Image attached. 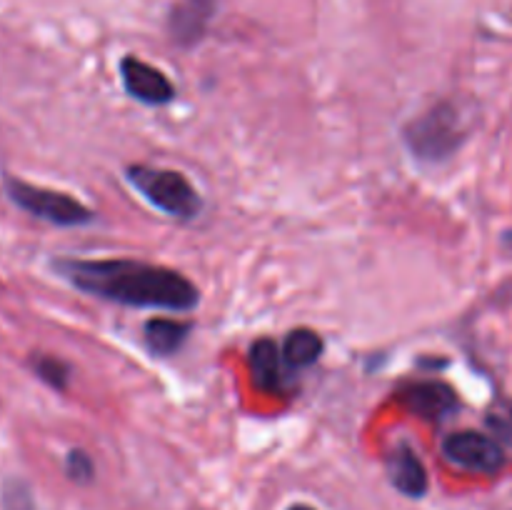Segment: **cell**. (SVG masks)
Here are the masks:
<instances>
[{"instance_id": "cell-3", "label": "cell", "mask_w": 512, "mask_h": 510, "mask_svg": "<svg viewBox=\"0 0 512 510\" xmlns=\"http://www.w3.org/2000/svg\"><path fill=\"white\" fill-rule=\"evenodd\" d=\"M128 183L155 205L158 210L168 213L170 218L178 220H193L198 218L203 200H200L198 190L193 188L188 178L178 170L170 168H150V165H130L125 170Z\"/></svg>"}, {"instance_id": "cell-5", "label": "cell", "mask_w": 512, "mask_h": 510, "mask_svg": "<svg viewBox=\"0 0 512 510\" xmlns=\"http://www.w3.org/2000/svg\"><path fill=\"white\" fill-rule=\"evenodd\" d=\"M443 455L448 463L470 473L495 475L505 468V450L498 440L478 430H458L443 440Z\"/></svg>"}, {"instance_id": "cell-16", "label": "cell", "mask_w": 512, "mask_h": 510, "mask_svg": "<svg viewBox=\"0 0 512 510\" xmlns=\"http://www.w3.org/2000/svg\"><path fill=\"white\" fill-rule=\"evenodd\" d=\"M288 510H318V508H313V505H308V503H295V505H290Z\"/></svg>"}, {"instance_id": "cell-18", "label": "cell", "mask_w": 512, "mask_h": 510, "mask_svg": "<svg viewBox=\"0 0 512 510\" xmlns=\"http://www.w3.org/2000/svg\"><path fill=\"white\" fill-rule=\"evenodd\" d=\"M510 418H512V408H510Z\"/></svg>"}, {"instance_id": "cell-14", "label": "cell", "mask_w": 512, "mask_h": 510, "mask_svg": "<svg viewBox=\"0 0 512 510\" xmlns=\"http://www.w3.org/2000/svg\"><path fill=\"white\" fill-rule=\"evenodd\" d=\"M65 473H68V478L78 485L93 483L95 478L93 458H90L85 450H78V448L70 450L68 458H65Z\"/></svg>"}, {"instance_id": "cell-11", "label": "cell", "mask_w": 512, "mask_h": 510, "mask_svg": "<svg viewBox=\"0 0 512 510\" xmlns=\"http://www.w3.org/2000/svg\"><path fill=\"white\" fill-rule=\"evenodd\" d=\"M190 323L178 318H153L143 328V343L153 355H173L183 348L190 335Z\"/></svg>"}, {"instance_id": "cell-9", "label": "cell", "mask_w": 512, "mask_h": 510, "mask_svg": "<svg viewBox=\"0 0 512 510\" xmlns=\"http://www.w3.org/2000/svg\"><path fill=\"white\" fill-rule=\"evenodd\" d=\"M248 365L250 375H253L255 388H260L263 393L278 395L288 388V363L283 358V350L278 348V343L270 338H260L250 345L248 353Z\"/></svg>"}, {"instance_id": "cell-6", "label": "cell", "mask_w": 512, "mask_h": 510, "mask_svg": "<svg viewBox=\"0 0 512 510\" xmlns=\"http://www.w3.org/2000/svg\"><path fill=\"white\" fill-rule=\"evenodd\" d=\"M120 80L130 98L145 105H168L175 100V85L163 70L135 55H125L120 60Z\"/></svg>"}, {"instance_id": "cell-4", "label": "cell", "mask_w": 512, "mask_h": 510, "mask_svg": "<svg viewBox=\"0 0 512 510\" xmlns=\"http://www.w3.org/2000/svg\"><path fill=\"white\" fill-rule=\"evenodd\" d=\"M3 188L10 203L18 205L20 210H25L33 218L58 225V228H78V225H88L95 220V213L88 205L80 203L73 195L60 193V190L25 183V180L15 178L10 173L3 175Z\"/></svg>"}, {"instance_id": "cell-1", "label": "cell", "mask_w": 512, "mask_h": 510, "mask_svg": "<svg viewBox=\"0 0 512 510\" xmlns=\"http://www.w3.org/2000/svg\"><path fill=\"white\" fill-rule=\"evenodd\" d=\"M53 270L73 288L128 308L185 313L200 303L195 283L180 270L143 263V260L58 258L53 260Z\"/></svg>"}, {"instance_id": "cell-12", "label": "cell", "mask_w": 512, "mask_h": 510, "mask_svg": "<svg viewBox=\"0 0 512 510\" xmlns=\"http://www.w3.org/2000/svg\"><path fill=\"white\" fill-rule=\"evenodd\" d=\"M323 348V338L310 328L290 330V333L285 335L283 345H280L283 358L290 370H303L315 365L320 360V355H323Z\"/></svg>"}, {"instance_id": "cell-15", "label": "cell", "mask_w": 512, "mask_h": 510, "mask_svg": "<svg viewBox=\"0 0 512 510\" xmlns=\"http://www.w3.org/2000/svg\"><path fill=\"white\" fill-rule=\"evenodd\" d=\"M5 510H33V493L23 480H5L3 485Z\"/></svg>"}, {"instance_id": "cell-8", "label": "cell", "mask_w": 512, "mask_h": 510, "mask_svg": "<svg viewBox=\"0 0 512 510\" xmlns=\"http://www.w3.org/2000/svg\"><path fill=\"white\" fill-rule=\"evenodd\" d=\"M218 0H178L170 10V38L183 48H193L203 40L210 20H213Z\"/></svg>"}, {"instance_id": "cell-2", "label": "cell", "mask_w": 512, "mask_h": 510, "mask_svg": "<svg viewBox=\"0 0 512 510\" xmlns=\"http://www.w3.org/2000/svg\"><path fill=\"white\" fill-rule=\"evenodd\" d=\"M405 145L423 163H443L465 140L460 113L453 103H438L410 120L403 130Z\"/></svg>"}, {"instance_id": "cell-17", "label": "cell", "mask_w": 512, "mask_h": 510, "mask_svg": "<svg viewBox=\"0 0 512 510\" xmlns=\"http://www.w3.org/2000/svg\"><path fill=\"white\" fill-rule=\"evenodd\" d=\"M503 243H505V248L512 250V230H508V233L503 235Z\"/></svg>"}, {"instance_id": "cell-13", "label": "cell", "mask_w": 512, "mask_h": 510, "mask_svg": "<svg viewBox=\"0 0 512 510\" xmlns=\"http://www.w3.org/2000/svg\"><path fill=\"white\" fill-rule=\"evenodd\" d=\"M30 368H33V373L53 390H60V393H63V390L68 388L70 365L65 363V360L48 353H35L33 358H30Z\"/></svg>"}, {"instance_id": "cell-10", "label": "cell", "mask_w": 512, "mask_h": 510, "mask_svg": "<svg viewBox=\"0 0 512 510\" xmlns=\"http://www.w3.org/2000/svg\"><path fill=\"white\" fill-rule=\"evenodd\" d=\"M388 478L398 493H403L405 498H423L428 493V468L420 460V455L410 448L408 443H400L398 448H393V453L388 455Z\"/></svg>"}, {"instance_id": "cell-7", "label": "cell", "mask_w": 512, "mask_h": 510, "mask_svg": "<svg viewBox=\"0 0 512 510\" xmlns=\"http://www.w3.org/2000/svg\"><path fill=\"white\" fill-rule=\"evenodd\" d=\"M398 400L413 415L423 420H433V423L445 420L460 405L458 393L443 380H418V383L403 385L398 390Z\"/></svg>"}]
</instances>
